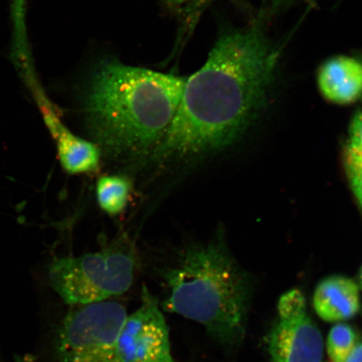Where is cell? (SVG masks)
Returning a JSON list of instances; mask_svg holds the SVG:
<instances>
[{"instance_id":"cell-15","label":"cell","mask_w":362,"mask_h":362,"mask_svg":"<svg viewBox=\"0 0 362 362\" xmlns=\"http://www.w3.org/2000/svg\"><path fill=\"white\" fill-rule=\"evenodd\" d=\"M347 147L362 151V111H357L352 117L350 138Z\"/></svg>"},{"instance_id":"cell-16","label":"cell","mask_w":362,"mask_h":362,"mask_svg":"<svg viewBox=\"0 0 362 362\" xmlns=\"http://www.w3.org/2000/svg\"><path fill=\"white\" fill-rule=\"evenodd\" d=\"M293 1L294 0H262L261 11L257 17L267 21L270 16L288 7Z\"/></svg>"},{"instance_id":"cell-10","label":"cell","mask_w":362,"mask_h":362,"mask_svg":"<svg viewBox=\"0 0 362 362\" xmlns=\"http://www.w3.org/2000/svg\"><path fill=\"white\" fill-rule=\"evenodd\" d=\"M313 303L316 314L327 322L351 320L361 309L358 285L344 276H330L317 285Z\"/></svg>"},{"instance_id":"cell-3","label":"cell","mask_w":362,"mask_h":362,"mask_svg":"<svg viewBox=\"0 0 362 362\" xmlns=\"http://www.w3.org/2000/svg\"><path fill=\"white\" fill-rule=\"evenodd\" d=\"M157 274L163 309L202 325L226 349L243 341L251 284L223 243L181 249Z\"/></svg>"},{"instance_id":"cell-12","label":"cell","mask_w":362,"mask_h":362,"mask_svg":"<svg viewBox=\"0 0 362 362\" xmlns=\"http://www.w3.org/2000/svg\"><path fill=\"white\" fill-rule=\"evenodd\" d=\"M358 343V336L350 325L338 323L330 329L327 352L333 362H346Z\"/></svg>"},{"instance_id":"cell-13","label":"cell","mask_w":362,"mask_h":362,"mask_svg":"<svg viewBox=\"0 0 362 362\" xmlns=\"http://www.w3.org/2000/svg\"><path fill=\"white\" fill-rule=\"evenodd\" d=\"M345 165L352 191L362 209V151L346 147Z\"/></svg>"},{"instance_id":"cell-2","label":"cell","mask_w":362,"mask_h":362,"mask_svg":"<svg viewBox=\"0 0 362 362\" xmlns=\"http://www.w3.org/2000/svg\"><path fill=\"white\" fill-rule=\"evenodd\" d=\"M185 81L116 60L99 62L83 93L86 123L95 144L113 158L153 151L177 110Z\"/></svg>"},{"instance_id":"cell-8","label":"cell","mask_w":362,"mask_h":362,"mask_svg":"<svg viewBox=\"0 0 362 362\" xmlns=\"http://www.w3.org/2000/svg\"><path fill=\"white\" fill-rule=\"evenodd\" d=\"M30 93L56 144L62 168L70 175L89 174L98 170L101 149L97 144L78 137L67 128L42 85Z\"/></svg>"},{"instance_id":"cell-7","label":"cell","mask_w":362,"mask_h":362,"mask_svg":"<svg viewBox=\"0 0 362 362\" xmlns=\"http://www.w3.org/2000/svg\"><path fill=\"white\" fill-rule=\"evenodd\" d=\"M272 362H321L323 338L306 312L279 320L267 336Z\"/></svg>"},{"instance_id":"cell-4","label":"cell","mask_w":362,"mask_h":362,"mask_svg":"<svg viewBox=\"0 0 362 362\" xmlns=\"http://www.w3.org/2000/svg\"><path fill=\"white\" fill-rule=\"evenodd\" d=\"M139 268L134 246L121 238L98 252L57 257L49 267L48 278L66 305H85L128 292Z\"/></svg>"},{"instance_id":"cell-1","label":"cell","mask_w":362,"mask_h":362,"mask_svg":"<svg viewBox=\"0 0 362 362\" xmlns=\"http://www.w3.org/2000/svg\"><path fill=\"white\" fill-rule=\"evenodd\" d=\"M257 17L220 35L200 70L185 78L168 129L152 155L157 161L202 157L233 143L268 100L282 47L271 40Z\"/></svg>"},{"instance_id":"cell-18","label":"cell","mask_w":362,"mask_h":362,"mask_svg":"<svg viewBox=\"0 0 362 362\" xmlns=\"http://www.w3.org/2000/svg\"><path fill=\"white\" fill-rule=\"evenodd\" d=\"M193 1V0H165L167 6L173 8H178L184 4Z\"/></svg>"},{"instance_id":"cell-5","label":"cell","mask_w":362,"mask_h":362,"mask_svg":"<svg viewBox=\"0 0 362 362\" xmlns=\"http://www.w3.org/2000/svg\"><path fill=\"white\" fill-rule=\"evenodd\" d=\"M113 300L70 306L55 339L57 362H119L116 341L127 316Z\"/></svg>"},{"instance_id":"cell-11","label":"cell","mask_w":362,"mask_h":362,"mask_svg":"<svg viewBox=\"0 0 362 362\" xmlns=\"http://www.w3.org/2000/svg\"><path fill=\"white\" fill-rule=\"evenodd\" d=\"M131 189L130 181L124 176H102L96 188L99 206L108 215L120 214L128 206Z\"/></svg>"},{"instance_id":"cell-14","label":"cell","mask_w":362,"mask_h":362,"mask_svg":"<svg viewBox=\"0 0 362 362\" xmlns=\"http://www.w3.org/2000/svg\"><path fill=\"white\" fill-rule=\"evenodd\" d=\"M13 36L22 38L27 35L26 0H11Z\"/></svg>"},{"instance_id":"cell-17","label":"cell","mask_w":362,"mask_h":362,"mask_svg":"<svg viewBox=\"0 0 362 362\" xmlns=\"http://www.w3.org/2000/svg\"><path fill=\"white\" fill-rule=\"evenodd\" d=\"M346 362H362V341L357 343Z\"/></svg>"},{"instance_id":"cell-19","label":"cell","mask_w":362,"mask_h":362,"mask_svg":"<svg viewBox=\"0 0 362 362\" xmlns=\"http://www.w3.org/2000/svg\"><path fill=\"white\" fill-rule=\"evenodd\" d=\"M359 282H360V286L362 289V267L360 271V275H359Z\"/></svg>"},{"instance_id":"cell-6","label":"cell","mask_w":362,"mask_h":362,"mask_svg":"<svg viewBox=\"0 0 362 362\" xmlns=\"http://www.w3.org/2000/svg\"><path fill=\"white\" fill-rule=\"evenodd\" d=\"M119 362H175L160 301L144 285L141 305L127 315L116 341Z\"/></svg>"},{"instance_id":"cell-9","label":"cell","mask_w":362,"mask_h":362,"mask_svg":"<svg viewBox=\"0 0 362 362\" xmlns=\"http://www.w3.org/2000/svg\"><path fill=\"white\" fill-rule=\"evenodd\" d=\"M318 85L328 101L347 105L362 97V62L338 56L329 59L320 67Z\"/></svg>"}]
</instances>
